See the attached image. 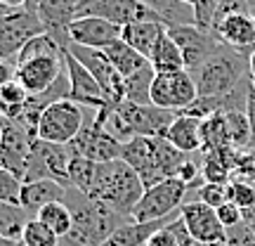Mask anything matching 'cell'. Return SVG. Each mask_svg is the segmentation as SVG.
I'll return each instance as SVG.
<instances>
[{
    "label": "cell",
    "instance_id": "1",
    "mask_svg": "<svg viewBox=\"0 0 255 246\" xmlns=\"http://www.w3.org/2000/svg\"><path fill=\"white\" fill-rule=\"evenodd\" d=\"M64 204L73 216V228L66 237L59 239V246H102L114 235V230L126 223L123 216L76 187H66Z\"/></svg>",
    "mask_w": 255,
    "mask_h": 246
},
{
    "label": "cell",
    "instance_id": "2",
    "mask_svg": "<svg viewBox=\"0 0 255 246\" xmlns=\"http://www.w3.org/2000/svg\"><path fill=\"white\" fill-rule=\"evenodd\" d=\"M90 199L104 204L114 213L130 220L132 209L144 194L142 178L126 164V161H109V164H97V173L92 180L90 190L85 192Z\"/></svg>",
    "mask_w": 255,
    "mask_h": 246
},
{
    "label": "cell",
    "instance_id": "3",
    "mask_svg": "<svg viewBox=\"0 0 255 246\" xmlns=\"http://www.w3.org/2000/svg\"><path fill=\"white\" fill-rule=\"evenodd\" d=\"M95 116L107 126L111 135H116L121 142L130 137H163L168 126L177 116L175 111L161 109L154 104H135V102H121L102 111H95Z\"/></svg>",
    "mask_w": 255,
    "mask_h": 246
},
{
    "label": "cell",
    "instance_id": "4",
    "mask_svg": "<svg viewBox=\"0 0 255 246\" xmlns=\"http://www.w3.org/2000/svg\"><path fill=\"white\" fill-rule=\"evenodd\" d=\"M199 97H225L251 78V59L227 45H220L213 55L191 71Z\"/></svg>",
    "mask_w": 255,
    "mask_h": 246
},
{
    "label": "cell",
    "instance_id": "5",
    "mask_svg": "<svg viewBox=\"0 0 255 246\" xmlns=\"http://www.w3.org/2000/svg\"><path fill=\"white\" fill-rule=\"evenodd\" d=\"M88 121V109L81 107L73 100H59L52 102L50 107L43 109L40 119H38L36 135L38 140L45 142H55V145H71L78 137Z\"/></svg>",
    "mask_w": 255,
    "mask_h": 246
},
{
    "label": "cell",
    "instance_id": "6",
    "mask_svg": "<svg viewBox=\"0 0 255 246\" xmlns=\"http://www.w3.org/2000/svg\"><path fill=\"white\" fill-rule=\"evenodd\" d=\"M187 192H189V187L182 180H177V178H170V180L154 185V187L144 190L142 199L137 201V206L132 209L130 220H135V223H154V220L170 218L175 213H180L184 199H187Z\"/></svg>",
    "mask_w": 255,
    "mask_h": 246
},
{
    "label": "cell",
    "instance_id": "7",
    "mask_svg": "<svg viewBox=\"0 0 255 246\" xmlns=\"http://www.w3.org/2000/svg\"><path fill=\"white\" fill-rule=\"evenodd\" d=\"M73 159V152L69 145H55L45 140H36L31 147L26 164L24 183L33 180H57L64 187H69V164Z\"/></svg>",
    "mask_w": 255,
    "mask_h": 246
},
{
    "label": "cell",
    "instance_id": "8",
    "mask_svg": "<svg viewBox=\"0 0 255 246\" xmlns=\"http://www.w3.org/2000/svg\"><path fill=\"white\" fill-rule=\"evenodd\" d=\"M40 33H47V31L36 9L19 7L5 9L0 14V52L5 59H17L21 47Z\"/></svg>",
    "mask_w": 255,
    "mask_h": 246
},
{
    "label": "cell",
    "instance_id": "9",
    "mask_svg": "<svg viewBox=\"0 0 255 246\" xmlns=\"http://www.w3.org/2000/svg\"><path fill=\"white\" fill-rule=\"evenodd\" d=\"M69 147H71L73 154L85 156L95 164H109V161H119L121 159L123 142L116 135H111L107 126L92 111L88 121H85V128L78 133V137Z\"/></svg>",
    "mask_w": 255,
    "mask_h": 246
},
{
    "label": "cell",
    "instance_id": "10",
    "mask_svg": "<svg viewBox=\"0 0 255 246\" xmlns=\"http://www.w3.org/2000/svg\"><path fill=\"white\" fill-rule=\"evenodd\" d=\"M196 97H199V88L187 69L175 73H156L154 83H151V92H149L151 104L168 111L187 109Z\"/></svg>",
    "mask_w": 255,
    "mask_h": 246
},
{
    "label": "cell",
    "instance_id": "11",
    "mask_svg": "<svg viewBox=\"0 0 255 246\" xmlns=\"http://www.w3.org/2000/svg\"><path fill=\"white\" fill-rule=\"evenodd\" d=\"M36 140L38 137L21 121L0 116V161H2V168L12 171L17 178L24 180L28 154H31V147Z\"/></svg>",
    "mask_w": 255,
    "mask_h": 246
},
{
    "label": "cell",
    "instance_id": "12",
    "mask_svg": "<svg viewBox=\"0 0 255 246\" xmlns=\"http://www.w3.org/2000/svg\"><path fill=\"white\" fill-rule=\"evenodd\" d=\"M64 50L71 52V55L95 76V81L102 85V90L109 97L111 104H121V102L126 100V97H123V76L119 73V69L114 66V62L109 59V55H107L104 50L76 45V43H69Z\"/></svg>",
    "mask_w": 255,
    "mask_h": 246
},
{
    "label": "cell",
    "instance_id": "13",
    "mask_svg": "<svg viewBox=\"0 0 255 246\" xmlns=\"http://www.w3.org/2000/svg\"><path fill=\"white\" fill-rule=\"evenodd\" d=\"M168 33L173 36V40L180 45L184 57V69L187 71H196L201 64L206 62L222 43L215 31L201 28L196 24H187V26H170Z\"/></svg>",
    "mask_w": 255,
    "mask_h": 246
},
{
    "label": "cell",
    "instance_id": "14",
    "mask_svg": "<svg viewBox=\"0 0 255 246\" xmlns=\"http://www.w3.org/2000/svg\"><path fill=\"white\" fill-rule=\"evenodd\" d=\"M78 17H100L116 26H128L144 19H158V14L144 0H85Z\"/></svg>",
    "mask_w": 255,
    "mask_h": 246
},
{
    "label": "cell",
    "instance_id": "15",
    "mask_svg": "<svg viewBox=\"0 0 255 246\" xmlns=\"http://www.w3.org/2000/svg\"><path fill=\"white\" fill-rule=\"evenodd\" d=\"M184 225L189 230L191 239L196 242V246L203 244H220L227 239V230L220 223L218 211L210 209L203 201H184L180 209Z\"/></svg>",
    "mask_w": 255,
    "mask_h": 246
},
{
    "label": "cell",
    "instance_id": "16",
    "mask_svg": "<svg viewBox=\"0 0 255 246\" xmlns=\"http://www.w3.org/2000/svg\"><path fill=\"white\" fill-rule=\"evenodd\" d=\"M64 64H66L69 83H71V97L69 100L78 102L81 107H85L90 111H102L107 107H114L109 102V97L104 95L102 85L95 81V76L66 50H64Z\"/></svg>",
    "mask_w": 255,
    "mask_h": 246
},
{
    "label": "cell",
    "instance_id": "17",
    "mask_svg": "<svg viewBox=\"0 0 255 246\" xmlns=\"http://www.w3.org/2000/svg\"><path fill=\"white\" fill-rule=\"evenodd\" d=\"M64 52L62 55H43L17 62V81L24 85L28 95L45 92L52 83L64 73Z\"/></svg>",
    "mask_w": 255,
    "mask_h": 246
},
{
    "label": "cell",
    "instance_id": "18",
    "mask_svg": "<svg viewBox=\"0 0 255 246\" xmlns=\"http://www.w3.org/2000/svg\"><path fill=\"white\" fill-rule=\"evenodd\" d=\"M121 33H123V26H116V24H111V21L100 17H78L73 19L69 28H66L69 43L97 47V50H104L111 43H116Z\"/></svg>",
    "mask_w": 255,
    "mask_h": 246
},
{
    "label": "cell",
    "instance_id": "19",
    "mask_svg": "<svg viewBox=\"0 0 255 246\" xmlns=\"http://www.w3.org/2000/svg\"><path fill=\"white\" fill-rule=\"evenodd\" d=\"M121 161H126L139 178L144 190L158 185V173H156V137H130L123 142L121 149Z\"/></svg>",
    "mask_w": 255,
    "mask_h": 246
},
{
    "label": "cell",
    "instance_id": "20",
    "mask_svg": "<svg viewBox=\"0 0 255 246\" xmlns=\"http://www.w3.org/2000/svg\"><path fill=\"white\" fill-rule=\"evenodd\" d=\"M85 0H40L38 2V17L45 24V31L55 38L62 47L69 45L66 28L73 19H78Z\"/></svg>",
    "mask_w": 255,
    "mask_h": 246
},
{
    "label": "cell",
    "instance_id": "21",
    "mask_svg": "<svg viewBox=\"0 0 255 246\" xmlns=\"http://www.w3.org/2000/svg\"><path fill=\"white\" fill-rule=\"evenodd\" d=\"M213 31L218 33L222 45H227L232 50L241 52V55H246L248 59L255 52V17L251 12L229 14L222 21H218Z\"/></svg>",
    "mask_w": 255,
    "mask_h": 246
},
{
    "label": "cell",
    "instance_id": "22",
    "mask_svg": "<svg viewBox=\"0 0 255 246\" xmlns=\"http://www.w3.org/2000/svg\"><path fill=\"white\" fill-rule=\"evenodd\" d=\"M66 197V187L57 180H33V183H24L21 185V197L19 204L36 218V213L47 204H55V201H64Z\"/></svg>",
    "mask_w": 255,
    "mask_h": 246
},
{
    "label": "cell",
    "instance_id": "23",
    "mask_svg": "<svg viewBox=\"0 0 255 246\" xmlns=\"http://www.w3.org/2000/svg\"><path fill=\"white\" fill-rule=\"evenodd\" d=\"M177 216H180V213H175V216L163 218V220H154V223H135V220H126L121 228L114 230V235H111L102 246H144L154 232H158L161 228H165V225H168L173 218H177Z\"/></svg>",
    "mask_w": 255,
    "mask_h": 246
},
{
    "label": "cell",
    "instance_id": "24",
    "mask_svg": "<svg viewBox=\"0 0 255 246\" xmlns=\"http://www.w3.org/2000/svg\"><path fill=\"white\" fill-rule=\"evenodd\" d=\"M177 114V111H175ZM165 140L173 142L180 152L184 154H201V121L191 119V116H184V114H177L173 119V123L165 130Z\"/></svg>",
    "mask_w": 255,
    "mask_h": 246
},
{
    "label": "cell",
    "instance_id": "25",
    "mask_svg": "<svg viewBox=\"0 0 255 246\" xmlns=\"http://www.w3.org/2000/svg\"><path fill=\"white\" fill-rule=\"evenodd\" d=\"M165 28L168 26H165L163 21H158V19H144V21H135V24L123 26L121 38H123L130 47H135L139 55H144L146 59H149V55H151V50H154V45H156V40L163 36Z\"/></svg>",
    "mask_w": 255,
    "mask_h": 246
},
{
    "label": "cell",
    "instance_id": "26",
    "mask_svg": "<svg viewBox=\"0 0 255 246\" xmlns=\"http://www.w3.org/2000/svg\"><path fill=\"white\" fill-rule=\"evenodd\" d=\"M149 64L154 66L156 73H175L184 69V57L180 45L173 40V36L168 33V28L163 31V36L156 40L154 50L149 55Z\"/></svg>",
    "mask_w": 255,
    "mask_h": 246
},
{
    "label": "cell",
    "instance_id": "27",
    "mask_svg": "<svg viewBox=\"0 0 255 246\" xmlns=\"http://www.w3.org/2000/svg\"><path fill=\"white\" fill-rule=\"evenodd\" d=\"M104 52L109 55V59L114 62V66L119 69V73L123 78H128V76H132V73L142 71L144 66H149V59H146L144 55H139L135 47L128 45L123 38H119L116 43H111L109 47H104Z\"/></svg>",
    "mask_w": 255,
    "mask_h": 246
},
{
    "label": "cell",
    "instance_id": "28",
    "mask_svg": "<svg viewBox=\"0 0 255 246\" xmlns=\"http://www.w3.org/2000/svg\"><path fill=\"white\" fill-rule=\"evenodd\" d=\"M191 154H184L180 152L173 142H168L165 137H156V173H158V180H170V178H177L182 164L189 159Z\"/></svg>",
    "mask_w": 255,
    "mask_h": 246
},
{
    "label": "cell",
    "instance_id": "29",
    "mask_svg": "<svg viewBox=\"0 0 255 246\" xmlns=\"http://www.w3.org/2000/svg\"><path fill=\"white\" fill-rule=\"evenodd\" d=\"M201 142H203L201 154H208V152H215V149H222V147H232L227 121H225L222 111L201 121Z\"/></svg>",
    "mask_w": 255,
    "mask_h": 246
},
{
    "label": "cell",
    "instance_id": "30",
    "mask_svg": "<svg viewBox=\"0 0 255 246\" xmlns=\"http://www.w3.org/2000/svg\"><path fill=\"white\" fill-rule=\"evenodd\" d=\"M28 220H31V213L24 206L0 201V235L5 239L21 242V235H24V228H26Z\"/></svg>",
    "mask_w": 255,
    "mask_h": 246
},
{
    "label": "cell",
    "instance_id": "31",
    "mask_svg": "<svg viewBox=\"0 0 255 246\" xmlns=\"http://www.w3.org/2000/svg\"><path fill=\"white\" fill-rule=\"evenodd\" d=\"M28 97H31V95L24 90V85H21L17 78L5 83V85L0 88V116H2V119L19 121L24 116Z\"/></svg>",
    "mask_w": 255,
    "mask_h": 246
},
{
    "label": "cell",
    "instance_id": "32",
    "mask_svg": "<svg viewBox=\"0 0 255 246\" xmlns=\"http://www.w3.org/2000/svg\"><path fill=\"white\" fill-rule=\"evenodd\" d=\"M154 76H156L154 66L149 64V66H144L142 71H137V73H132V76L123 78V97H126V102H135V104H151L149 92H151Z\"/></svg>",
    "mask_w": 255,
    "mask_h": 246
},
{
    "label": "cell",
    "instance_id": "33",
    "mask_svg": "<svg viewBox=\"0 0 255 246\" xmlns=\"http://www.w3.org/2000/svg\"><path fill=\"white\" fill-rule=\"evenodd\" d=\"M36 218L40 220L43 225H47L55 235H59V239L66 237L73 228V216H71V211H69V206H66L64 201H55V204L43 206V209L36 213Z\"/></svg>",
    "mask_w": 255,
    "mask_h": 246
},
{
    "label": "cell",
    "instance_id": "34",
    "mask_svg": "<svg viewBox=\"0 0 255 246\" xmlns=\"http://www.w3.org/2000/svg\"><path fill=\"white\" fill-rule=\"evenodd\" d=\"M227 121L229 142L237 149H246L251 145V123H248L246 111H222Z\"/></svg>",
    "mask_w": 255,
    "mask_h": 246
},
{
    "label": "cell",
    "instance_id": "35",
    "mask_svg": "<svg viewBox=\"0 0 255 246\" xmlns=\"http://www.w3.org/2000/svg\"><path fill=\"white\" fill-rule=\"evenodd\" d=\"M64 47L57 43L50 33H40V36L31 38L26 45L21 47V52L17 55L14 62H24V59H31V57H43V55H62Z\"/></svg>",
    "mask_w": 255,
    "mask_h": 246
},
{
    "label": "cell",
    "instance_id": "36",
    "mask_svg": "<svg viewBox=\"0 0 255 246\" xmlns=\"http://www.w3.org/2000/svg\"><path fill=\"white\" fill-rule=\"evenodd\" d=\"M21 244L26 246H59V235H55L52 230L43 225L38 218H31L24 228L21 235Z\"/></svg>",
    "mask_w": 255,
    "mask_h": 246
},
{
    "label": "cell",
    "instance_id": "37",
    "mask_svg": "<svg viewBox=\"0 0 255 246\" xmlns=\"http://www.w3.org/2000/svg\"><path fill=\"white\" fill-rule=\"evenodd\" d=\"M191 201H203L208 204L210 209H220L222 204L229 201V183L222 185V183H203L196 190V199Z\"/></svg>",
    "mask_w": 255,
    "mask_h": 246
},
{
    "label": "cell",
    "instance_id": "38",
    "mask_svg": "<svg viewBox=\"0 0 255 246\" xmlns=\"http://www.w3.org/2000/svg\"><path fill=\"white\" fill-rule=\"evenodd\" d=\"M232 180L255 185V149H241L232 171Z\"/></svg>",
    "mask_w": 255,
    "mask_h": 246
},
{
    "label": "cell",
    "instance_id": "39",
    "mask_svg": "<svg viewBox=\"0 0 255 246\" xmlns=\"http://www.w3.org/2000/svg\"><path fill=\"white\" fill-rule=\"evenodd\" d=\"M21 185L24 180L17 178V175L2 168L0 166V201H9V204H19V197H21ZM21 206V204H19Z\"/></svg>",
    "mask_w": 255,
    "mask_h": 246
},
{
    "label": "cell",
    "instance_id": "40",
    "mask_svg": "<svg viewBox=\"0 0 255 246\" xmlns=\"http://www.w3.org/2000/svg\"><path fill=\"white\" fill-rule=\"evenodd\" d=\"M229 201L239 206L241 211L255 206V185L241 183V180H229Z\"/></svg>",
    "mask_w": 255,
    "mask_h": 246
},
{
    "label": "cell",
    "instance_id": "41",
    "mask_svg": "<svg viewBox=\"0 0 255 246\" xmlns=\"http://www.w3.org/2000/svg\"><path fill=\"white\" fill-rule=\"evenodd\" d=\"M220 0H196L194 2V12H196V26L213 31L215 26V14H218Z\"/></svg>",
    "mask_w": 255,
    "mask_h": 246
},
{
    "label": "cell",
    "instance_id": "42",
    "mask_svg": "<svg viewBox=\"0 0 255 246\" xmlns=\"http://www.w3.org/2000/svg\"><path fill=\"white\" fill-rule=\"evenodd\" d=\"M227 246H255V230L248 228L246 223H239L234 228L227 230Z\"/></svg>",
    "mask_w": 255,
    "mask_h": 246
},
{
    "label": "cell",
    "instance_id": "43",
    "mask_svg": "<svg viewBox=\"0 0 255 246\" xmlns=\"http://www.w3.org/2000/svg\"><path fill=\"white\" fill-rule=\"evenodd\" d=\"M215 211H218V218H220V223L225 225V230L234 228V225H239V223H244V211L239 209V206H234L232 201L222 204V206L215 209Z\"/></svg>",
    "mask_w": 255,
    "mask_h": 246
},
{
    "label": "cell",
    "instance_id": "44",
    "mask_svg": "<svg viewBox=\"0 0 255 246\" xmlns=\"http://www.w3.org/2000/svg\"><path fill=\"white\" fill-rule=\"evenodd\" d=\"M175 220V218H173ZM170 220V223H173ZM170 223L165 225V228H161L158 232H154L151 237H149V242H146L144 246H180V242H177V237L173 235V230H170Z\"/></svg>",
    "mask_w": 255,
    "mask_h": 246
},
{
    "label": "cell",
    "instance_id": "45",
    "mask_svg": "<svg viewBox=\"0 0 255 246\" xmlns=\"http://www.w3.org/2000/svg\"><path fill=\"white\" fill-rule=\"evenodd\" d=\"M246 116H248V123H251V145L246 149H255V83L253 81H251V88H248Z\"/></svg>",
    "mask_w": 255,
    "mask_h": 246
},
{
    "label": "cell",
    "instance_id": "46",
    "mask_svg": "<svg viewBox=\"0 0 255 246\" xmlns=\"http://www.w3.org/2000/svg\"><path fill=\"white\" fill-rule=\"evenodd\" d=\"M17 78V62L14 59H0V88L5 85V83L14 81Z\"/></svg>",
    "mask_w": 255,
    "mask_h": 246
},
{
    "label": "cell",
    "instance_id": "47",
    "mask_svg": "<svg viewBox=\"0 0 255 246\" xmlns=\"http://www.w3.org/2000/svg\"><path fill=\"white\" fill-rule=\"evenodd\" d=\"M31 0H0V5L5 9H19V7H26Z\"/></svg>",
    "mask_w": 255,
    "mask_h": 246
},
{
    "label": "cell",
    "instance_id": "48",
    "mask_svg": "<svg viewBox=\"0 0 255 246\" xmlns=\"http://www.w3.org/2000/svg\"><path fill=\"white\" fill-rule=\"evenodd\" d=\"M17 242H12V239H5L2 235H0V246H14Z\"/></svg>",
    "mask_w": 255,
    "mask_h": 246
},
{
    "label": "cell",
    "instance_id": "49",
    "mask_svg": "<svg viewBox=\"0 0 255 246\" xmlns=\"http://www.w3.org/2000/svg\"><path fill=\"white\" fill-rule=\"evenodd\" d=\"M251 78L255 81V52L251 55Z\"/></svg>",
    "mask_w": 255,
    "mask_h": 246
},
{
    "label": "cell",
    "instance_id": "50",
    "mask_svg": "<svg viewBox=\"0 0 255 246\" xmlns=\"http://www.w3.org/2000/svg\"><path fill=\"white\" fill-rule=\"evenodd\" d=\"M246 5H248V9H251V14L255 17V0H246Z\"/></svg>",
    "mask_w": 255,
    "mask_h": 246
},
{
    "label": "cell",
    "instance_id": "51",
    "mask_svg": "<svg viewBox=\"0 0 255 246\" xmlns=\"http://www.w3.org/2000/svg\"><path fill=\"white\" fill-rule=\"evenodd\" d=\"M203 246H227L225 242H220V244H203Z\"/></svg>",
    "mask_w": 255,
    "mask_h": 246
},
{
    "label": "cell",
    "instance_id": "52",
    "mask_svg": "<svg viewBox=\"0 0 255 246\" xmlns=\"http://www.w3.org/2000/svg\"><path fill=\"white\" fill-rule=\"evenodd\" d=\"M182 2H189V5H194V2H196V0H182Z\"/></svg>",
    "mask_w": 255,
    "mask_h": 246
},
{
    "label": "cell",
    "instance_id": "53",
    "mask_svg": "<svg viewBox=\"0 0 255 246\" xmlns=\"http://www.w3.org/2000/svg\"><path fill=\"white\" fill-rule=\"evenodd\" d=\"M2 12H5V7H2V5H0V14H2Z\"/></svg>",
    "mask_w": 255,
    "mask_h": 246
},
{
    "label": "cell",
    "instance_id": "54",
    "mask_svg": "<svg viewBox=\"0 0 255 246\" xmlns=\"http://www.w3.org/2000/svg\"><path fill=\"white\" fill-rule=\"evenodd\" d=\"M0 59H2V52H0Z\"/></svg>",
    "mask_w": 255,
    "mask_h": 246
},
{
    "label": "cell",
    "instance_id": "55",
    "mask_svg": "<svg viewBox=\"0 0 255 246\" xmlns=\"http://www.w3.org/2000/svg\"><path fill=\"white\" fill-rule=\"evenodd\" d=\"M0 166H2V161H0Z\"/></svg>",
    "mask_w": 255,
    "mask_h": 246
},
{
    "label": "cell",
    "instance_id": "56",
    "mask_svg": "<svg viewBox=\"0 0 255 246\" xmlns=\"http://www.w3.org/2000/svg\"><path fill=\"white\" fill-rule=\"evenodd\" d=\"M253 83H255V81H253Z\"/></svg>",
    "mask_w": 255,
    "mask_h": 246
}]
</instances>
